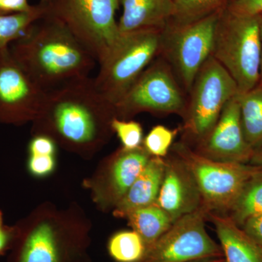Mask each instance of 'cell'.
<instances>
[{
  "mask_svg": "<svg viewBox=\"0 0 262 262\" xmlns=\"http://www.w3.org/2000/svg\"><path fill=\"white\" fill-rule=\"evenodd\" d=\"M221 11L184 25L168 22L162 30L160 55L188 94L202 66L211 56Z\"/></svg>",
  "mask_w": 262,
  "mask_h": 262,
  "instance_id": "9",
  "label": "cell"
},
{
  "mask_svg": "<svg viewBox=\"0 0 262 262\" xmlns=\"http://www.w3.org/2000/svg\"><path fill=\"white\" fill-rule=\"evenodd\" d=\"M262 214V167L245 183L227 215L241 227L246 221Z\"/></svg>",
  "mask_w": 262,
  "mask_h": 262,
  "instance_id": "21",
  "label": "cell"
},
{
  "mask_svg": "<svg viewBox=\"0 0 262 262\" xmlns=\"http://www.w3.org/2000/svg\"><path fill=\"white\" fill-rule=\"evenodd\" d=\"M14 229L3 227L0 229V256L8 251L15 239Z\"/></svg>",
  "mask_w": 262,
  "mask_h": 262,
  "instance_id": "31",
  "label": "cell"
},
{
  "mask_svg": "<svg viewBox=\"0 0 262 262\" xmlns=\"http://www.w3.org/2000/svg\"><path fill=\"white\" fill-rule=\"evenodd\" d=\"M44 3L46 13L64 24L99 66L121 41L122 34L115 19L120 0H48Z\"/></svg>",
  "mask_w": 262,
  "mask_h": 262,
  "instance_id": "4",
  "label": "cell"
},
{
  "mask_svg": "<svg viewBox=\"0 0 262 262\" xmlns=\"http://www.w3.org/2000/svg\"><path fill=\"white\" fill-rule=\"evenodd\" d=\"M229 1H230V0H229Z\"/></svg>",
  "mask_w": 262,
  "mask_h": 262,
  "instance_id": "37",
  "label": "cell"
},
{
  "mask_svg": "<svg viewBox=\"0 0 262 262\" xmlns=\"http://www.w3.org/2000/svg\"><path fill=\"white\" fill-rule=\"evenodd\" d=\"M162 30L146 29L122 34L118 46L99 66L95 83L114 106L159 56Z\"/></svg>",
  "mask_w": 262,
  "mask_h": 262,
  "instance_id": "5",
  "label": "cell"
},
{
  "mask_svg": "<svg viewBox=\"0 0 262 262\" xmlns=\"http://www.w3.org/2000/svg\"><path fill=\"white\" fill-rule=\"evenodd\" d=\"M11 262H62L59 242L52 226L42 223L26 234Z\"/></svg>",
  "mask_w": 262,
  "mask_h": 262,
  "instance_id": "17",
  "label": "cell"
},
{
  "mask_svg": "<svg viewBox=\"0 0 262 262\" xmlns=\"http://www.w3.org/2000/svg\"><path fill=\"white\" fill-rule=\"evenodd\" d=\"M151 157L143 146L134 150L122 148L111 170L112 191L117 203L126 194Z\"/></svg>",
  "mask_w": 262,
  "mask_h": 262,
  "instance_id": "18",
  "label": "cell"
},
{
  "mask_svg": "<svg viewBox=\"0 0 262 262\" xmlns=\"http://www.w3.org/2000/svg\"><path fill=\"white\" fill-rule=\"evenodd\" d=\"M46 3L41 0L29 11L0 15V55L23 37L33 24L46 15Z\"/></svg>",
  "mask_w": 262,
  "mask_h": 262,
  "instance_id": "22",
  "label": "cell"
},
{
  "mask_svg": "<svg viewBox=\"0 0 262 262\" xmlns=\"http://www.w3.org/2000/svg\"><path fill=\"white\" fill-rule=\"evenodd\" d=\"M42 1H44V2H48V0H42Z\"/></svg>",
  "mask_w": 262,
  "mask_h": 262,
  "instance_id": "36",
  "label": "cell"
},
{
  "mask_svg": "<svg viewBox=\"0 0 262 262\" xmlns=\"http://www.w3.org/2000/svg\"><path fill=\"white\" fill-rule=\"evenodd\" d=\"M34 5L29 0H0V15L15 14L29 11Z\"/></svg>",
  "mask_w": 262,
  "mask_h": 262,
  "instance_id": "29",
  "label": "cell"
},
{
  "mask_svg": "<svg viewBox=\"0 0 262 262\" xmlns=\"http://www.w3.org/2000/svg\"><path fill=\"white\" fill-rule=\"evenodd\" d=\"M250 163L252 164V165H257V166L262 167V147L255 152L252 160H251Z\"/></svg>",
  "mask_w": 262,
  "mask_h": 262,
  "instance_id": "32",
  "label": "cell"
},
{
  "mask_svg": "<svg viewBox=\"0 0 262 262\" xmlns=\"http://www.w3.org/2000/svg\"><path fill=\"white\" fill-rule=\"evenodd\" d=\"M47 95L13 58L10 48L0 55V122L17 124L37 118Z\"/></svg>",
  "mask_w": 262,
  "mask_h": 262,
  "instance_id": "11",
  "label": "cell"
},
{
  "mask_svg": "<svg viewBox=\"0 0 262 262\" xmlns=\"http://www.w3.org/2000/svg\"><path fill=\"white\" fill-rule=\"evenodd\" d=\"M258 23H259L260 37H261V69H260V85H262V14L258 15Z\"/></svg>",
  "mask_w": 262,
  "mask_h": 262,
  "instance_id": "33",
  "label": "cell"
},
{
  "mask_svg": "<svg viewBox=\"0 0 262 262\" xmlns=\"http://www.w3.org/2000/svg\"><path fill=\"white\" fill-rule=\"evenodd\" d=\"M171 153L165 158V172L156 204L174 222L201 208L203 200L187 165L179 156Z\"/></svg>",
  "mask_w": 262,
  "mask_h": 262,
  "instance_id": "13",
  "label": "cell"
},
{
  "mask_svg": "<svg viewBox=\"0 0 262 262\" xmlns=\"http://www.w3.org/2000/svg\"><path fill=\"white\" fill-rule=\"evenodd\" d=\"M119 30L125 34L141 29H163L173 17V0H120Z\"/></svg>",
  "mask_w": 262,
  "mask_h": 262,
  "instance_id": "15",
  "label": "cell"
},
{
  "mask_svg": "<svg viewBox=\"0 0 262 262\" xmlns=\"http://www.w3.org/2000/svg\"><path fill=\"white\" fill-rule=\"evenodd\" d=\"M211 56L232 76L239 94L259 84L261 43L258 16H241L227 8L215 27Z\"/></svg>",
  "mask_w": 262,
  "mask_h": 262,
  "instance_id": "3",
  "label": "cell"
},
{
  "mask_svg": "<svg viewBox=\"0 0 262 262\" xmlns=\"http://www.w3.org/2000/svg\"><path fill=\"white\" fill-rule=\"evenodd\" d=\"M54 167V155L29 154L28 168L33 175H48L53 171Z\"/></svg>",
  "mask_w": 262,
  "mask_h": 262,
  "instance_id": "28",
  "label": "cell"
},
{
  "mask_svg": "<svg viewBox=\"0 0 262 262\" xmlns=\"http://www.w3.org/2000/svg\"><path fill=\"white\" fill-rule=\"evenodd\" d=\"M229 0H173V17L169 23L184 25L198 21L225 9Z\"/></svg>",
  "mask_w": 262,
  "mask_h": 262,
  "instance_id": "23",
  "label": "cell"
},
{
  "mask_svg": "<svg viewBox=\"0 0 262 262\" xmlns=\"http://www.w3.org/2000/svg\"><path fill=\"white\" fill-rule=\"evenodd\" d=\"M203 208L181 217L155 244L146 248L139 262H194L224 258L220 245L206 228Z\"/></svg>",
  "mask_w": 262,
  "mask_h": 262,
  "instance_id": "10",
  "label": "cell"
},
{
  "mask_svg": "<svg viewBox=\"0 0 262 262\" xmlns=\"http://www.w3.org/2000/svg\"><path fill=\"white\" fill-rule=\"evenodd\" d=\"M3 216H2L1 212H0V229L3 228Z\"/></svg>",
  "mask_w": 262,
  "mask_h": 262,
  "instance_id": "35",
  "label": "cell"
},
{
  "mask_svg": "<svg viewBox=\"0 0 262 262\" xmlns=\"http://www.w3.org/2000/svg\"><path fill=\"white\" fill-rule=\"evenodd\" d=\"M241 227L262 247V214L248 219Z\"/></svg>",
  "mask_w": 262,
  "mask_h": 262,
  "instance_id": "30",
  "label": "cell"
},
{
  "mask_svg": "<svg viewBox=\"0 0 262 262\" xmlns=\"http://www.w3.org/2000/svg\"><path fill=\"white\" fill-rule=\"evenodd\" d=\"M178 81L159 55L115 105V115L123 120L141 113L184 117L187 102Z\"/></svg>",
  "mask_w": 262,
  "mask_h": 262,
  "instance_id": "8",
  "label": "cell"
},
{
  "mask_svg": "<svg viewBox=\"0 0 262 262\" xmlns=\"http://www.w3.org/2000/svg\"><path fill=\"white\" fill-rule=\"evenodd\" d=\"M226 8L234 15L258 16L262 14V0H230Z\"/></svg>",
  "mask_w": 262,
  "mask_h": 262,
  "instance_id": "27",
  "label": "cell"
},
{
  "mask_svg": "<svg viewBox=\"0 0 262 262\" xmlns=\"http://www.w3.org/2000/svg\"><path fill=\"white\" fill-rule=\"evenodd\" d=\"M111 127L121 141L124 149L134 150L142 146L143 129L139 122L114 117Z\"/></svg>",
  "mask_w": 262,
  "mask_h": 262,
  "instance_id": "26",
  "label": "cell"
},
{
  "mask_svg": "<svg viewBox=\"0 0 262 262\" xmlns=\"http://www.w3.org/2000/svg\"><path fill=\"white\" fill-rule=\"evenodd\" d=\"M194 262H225L224 258H208V259L201 260V261H196Z\"/></svg>",
  "mask_w": 262,
  "mask_h": 262,
  "instance_id": "34",
  "label": "cell"
},
{
  "mask_svg": "<svg viewBox=\"0 0 262 262\" xmlns=\"http://www.w3.org/2000/svg\"><path fill=\"white\" fill-rule=\"evenodd\" d=\"M165 167V158L151 157L126 194L117 203V214L126 216L134 210L155 204L163 182Z\"/></svg>",
  "mask_w": 262,
  "mask_h": 262,
  "instance_id": "16",
  "label": "cell"
},
{
  "mask_svg": "<svg viewBox=\"0 0 262 262\" xmlns=\"http://www.w3.org/2000/svg\"><path fill=\"white\" fill-rule=\"evenodd\" d=\"M171 151L185 163L194 177L203 200L202 208L206 213L227 214L245 183L260 167L208 159L182 141L173 144Z\"/></svg>",
  "mask_w": 262,
  "mask_h": 262,
  "instance_id": "6",
  "label": "cell"
},
{
  "mask_svg": "<svg viewBox=\"0 0 262 262\" xmlns=\"http://www.w3.org/2000/svg\"><path fill=\"white\" fill-rule=\"evenodd\" d=\"M246 140L256 152L262 147V85L237 95Z\"/></svg>",
  "mask_w": 262,
  "mask_h": 262,
  "instance_id": "20",
  "label": "cell"
},
{
  "mask_svg": "<svg viewBox=\"0 0 262 262\" xmlns=\"http://www.w3.org/2000/svg\"><path fill=\"white\" fill-rule=\"evenodd\" d=\"M196 144L194 151L208 159L251 163L255 151L245 138L237 96L226 103L214 126Z\"/></svg>",
  "mask_w": 262,
  "mask_h": 262,
  "instance_id": "12",
  "label": "cell"
},
{
  "mask_svg": "<svg viewBox=\"0 0 262 262\" xmlns=\"http://www.w3.org/2000/svg\"><path fill=\"white\" fill-rule=\"evenodd\" d=\"M179 130V128L170 129L164 125H156L144 138L143 147L151 157L166 158Z\"/></svg>",
  "mask_w": 262,
  "mask_h": 262,
  "instance_id": "25",
  "label": "cell"
},
{
  "mask_svg": "<svg viewBox=\"0 0 262 262\" xmlns=\"http://www.w3.org/2000/svg\"><path fill=\"white\" fill-rule=\"evenodd\" d=\"M108 250L117 262H139L144 257L146 246L135 231H122L110 239Z\"/></svg>",
  "mask_w": 262,
  "mask_h": 262,
  "instance_id": "24",
  "label": "cell"
},
{
  "mask_svg": "<svg viewBox=\"0 0 262 262\" xmlns=\"http://www.w3.org/2000/svg\"><path fill=\"white\" fill-rule=\"evenodd\" d=\"M189 94L183 130L186 137L198 143L214 126L226 103L239 93L232 76L211 56L198 72Z\"/></svg>",
  "mask_w": 262,
  "mask_h": 262,
  "instance_id": "7",
  "label": "cell"
},
{
  "mask_svg": "<svg viewBox=\"0 0 262 262\" xmlns=\"http://www.w3.org/2000/svg\"><path fill=\"white\" fill-rule=\"evenodd\" d=\"M214 225L225 262H262V247L227 214L208 212Z\"/></svg>",
  "mask_w": 262,
  "mask_h": 262,
  "instance_id": "14",
  "label": "cell"
},
{
  "mask_svg": "<svg viewBox=\"0 0 262 262\" xmlns=\"http://www.w3.org/2000/svg\"><path fill=\"white\" fill-rule=\"evenodd\" d=\"M114 117L115 106L89 77L48 91L37 118H42L61 140L89 146L101 140L103 131L112 129Z\"/></svg>",
  "mask_w": 262,
  "mask_h": 262,
  "instance_id": "2",
  "label": "cell"
},
{
  "mask_svg": "<svg viewBox=\"0 0 262 262\" xmlns=\"http://www.w3.org/2000/svg\"><path fill=\"white\" fill-rule=\"evenodd\" d=\"M129 225L140 235L146 248L155 244L173 223L158 204L138 208L127 213Z\"/></svg>",
  "mask_w": 262,
  "mask_h": 262,
  "instance_id": "19",
  "label": "cell"
},
{
  "mask_svg": "<svg viewBox=\"0 0 262 262\" xmlns=\"http://www.w3.org/2000/svg\"><path fill=\"white\" fill-rule=\"evenodd\" d=\"M24 70L46 91L89 77L97 61L58 19L47 14L10 47Z\"/></svg>",
  "mask_w": 262,
  "mask_h": 262,
  "instance_id": "1",
  "label": "cell"
}]
</instances>
